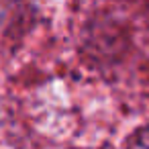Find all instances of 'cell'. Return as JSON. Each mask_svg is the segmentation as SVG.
I'll return each instance as SVG.
<instances>
[{
  "label": "cell",
  "instance_id": "obj_1",
  "mask_svg": "<svg viewBox=\"0 0 149 149\" xmlns=\"http://www.w3.org/2000/svg\"><path fill=\"white\" fill-rule=\"evenodd\" d=\"M127 149H149V127L139 129V131L129 139Z\"/></svg>",
  "mask_w": 149,
  "mask_h": 149
}]
</instances>
